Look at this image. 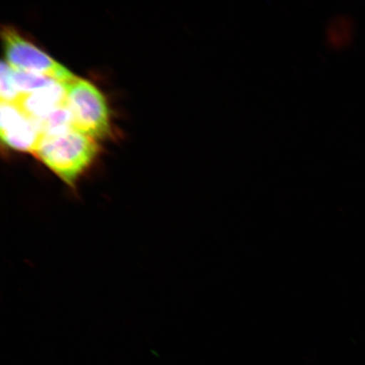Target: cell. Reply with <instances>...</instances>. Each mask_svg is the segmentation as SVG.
Wrapping results in <instances>:
<instances>
[{
	"label": "cell",
	"mask_w": 365,
	"mask_h": 365,
	"mask_svg": "<svg viewBox=\"0 0 365 365\" xmlns=\"http://www.w3.org/2000/svg\"><path fill=\"white\" fill-rule=\"evenodd\" d=\"M99 150L97 140L71 129L61 134L42 135L34 155L68 188L76 190Z\"/></svg>",
	"instance_id": "1"
},
{
	"label": "cell",
	"mask_w": 365,
	"mask_h": 365,
	"mask_svg": "<svg viewBox=\"0 0 365 365\" xmlns=\"http://www.w3.org/2000/svg\"><path fill=\"white\" fill-rule=\"evenodd\" d=\"M65 86L73 129L95 140L108 138L111 135L110 115L102 91L79 77Z\"/></svg>",
	"instance_id": "2"
},
{
	"label": "cell",
	"mask_w": 365,
	"mask_h": 365,
	"mask_svg": "<svg viewBox=\"0 0 365 365\" xmlns=\"http://www.w3.org/2000/svg\"><path fill=\"white\" fill-rule=\"evenodd\" d=\"M2 40L6 62L13 70L48 76L65 86L76 78L66 66L26 39L13 27H4Z\"/></svg>",
	"instance_id": "3"
},
{
	"label": "cell",
	"mask_w": 365,
	"mask_h": 365,
	"mask_svg": "<svg viewBox=\"0 0 365 365\" xmlns=\"http://www.w3.org/2000/svg\"><path fill=\"white\" fill-rule=\"evenodd\" d=\"M0 135L3 144L18 152L35 153L42 133L36 123L16 103L0 106Z\"/></svg>",
	"instance_id": "4"
},
{
	"label": "cell",
	"mask_w": 365,
	"mask_h": 365,
	"mask_svg": "<svg viewBox=\"0 0 365 365\" xmlns=\"http://www.w3.org/2000/svg\"><path fill=\"white\" fill-rule=\"evenodd\" d=\"M16 104L31 120L39 121L66 106V86L57 83L35 93L21 94Z\"/></svg>",
	"instance_id": "5"
},
{
	"label": "cell",
	"mask_w": 365,
	"mask_h": 365,
	"mask_svg": "<svg viewBox=\"0 0 365 365\" xmlns=\"http://www.w3.org/2000/svg\"><path fill=\"white\" fill-rule=\"evenodd\" d=\"M354 34V22L345 14H336L326 22L324 26V41L332 50L344 49L352 42Z\"/></svg>",
	"instance_id": "6"
},
{
	"label": "cell",
	"mask_w": 365,
	"mask_h": 365,
	"mask_svg": "<svg viewBox=\"0 0 365 365\" xmlns=\"http://www.w3.org/2000/svg\"><path fill=\"white\" fill-rule=\"evenodd\" d=\"M12 77L14 84H15L18 93L21 95L35 93V91L59 83L58 81L48 76L31 74V73L13 70V68Z\"/></svg>",
	"instance_id": "7"
},
{
	"label": "cell",
	"mask_w": 365,
	"mask_h": 365,
	"mask_svg": "<svg viewBox=\"0 0 365 365\" xmlns=\"http://www.w3.org/2000/svg\"><path fill=\"white\" fill-rule=\"evenodd\" d=\"M0 96L2 103H16L21 94L18 93L12 77V68L3 61L0 75Z\"/></svg>",
	"instance_id": "8"
}]
</instances>
